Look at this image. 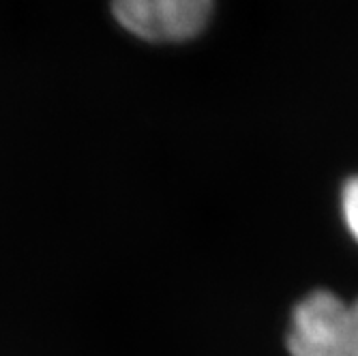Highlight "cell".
I'll return each mask as SVG.
<instances>
[{"mask_svg": "<svg viewBox=\"0 0 358 356\" xmlns=\"http://www.w3.org/2000/svg\"><path fill=\"white\" fill-rule=\"evenodd\" d=\"M292 356H358V299L341 301L329 290L307 294L292 311Z\"/></svg>", "mask_w": 358, "mask_h": 356, "instance_id": "1", "label": "cell"}, {"mask_svg": "<svg viewBox=\"0 0 358 356\" xmlns=\"http://www.w3.org/2000/svg\"><path fill=\"white\" fill-rule=\"evenodd\" d=\"M116 22L136 37L166 43L195 37L208 24L210 0H118L112 5Z\"/></svg>", "mask_w": 358, "mask_h": 356, "instance_id": "2", "label": "cell"}, {"mask_svg": "<svg viewBox=\"0 0 358 356\" xmlns=\"http://www.w3.org/2000/svg\"><path fill=\"white\" fill-rule=\"evenodd\" d=\"M341 211L350 234L358 241V174L350 176L341 189Z\"/></svg>", "mask_w": 358, "mask_h": 356, "instance_id": "3", "label": "cell"}]
</instances>
